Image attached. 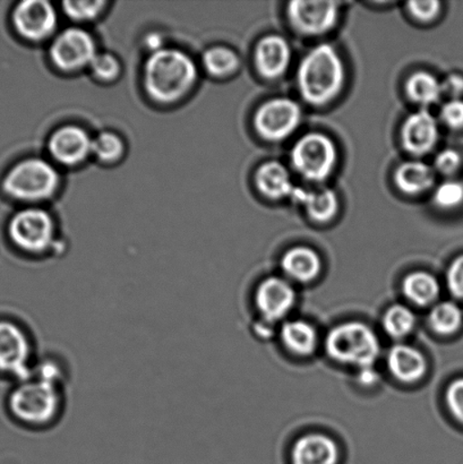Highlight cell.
<instances>
[{
	"label": "cell",
	"mask_w": 463,
	"mask_h": 464,
	"mask_svg": "<svg viewBox=\"0 0 463 464\" xmlns=\"http://www.w3.org/2000/svg\"><path fill=\"white\" fill-rule=\"evenodd\" d=\"M449 291L458 299H463V255L450 264L447 272Z\"/></svg>",
	"instance_id": "obj_35"
},
{
	"label": "cell",
	"mask_w": 463,
	"mask_h": 464,
	"mask_svg": "<svg viewBox=\"0 0 463 464\" xmlns=\"http://www.w3.org/2000/svg\"><path fill=\"white\" fill-rule=\"evenodd\" d=\"M402 291L406 298L416 306L426 307L437 302L439 285L437 277L428 272H412L402 282Z\"/></svg>",
	"instance_id": "obj_24"
},
{
	"label": "cell",
	"mask_w": 463,
	"mask_h": 464,
	"mask_svg": "<svg viewBox=\"0 0 463 464\" xmlns=\"http://www.w3.org/2000/svg\"><path fill=\"white\" fill-rule=\"evenodd\" d=\"M461 162V156L455 150H444L435 159V169L442 175L451 176L460 169Z\"/></svg>",
	"instance_id": "obj_37"
},
{
	"label": "cell",
	"mask_w": 463,
	"mask_h": 464,
	"mask_svg": "<svg viewBox=\"0 0 463 464\" xmlns=\"http://www.w3.org/2000/svg\"><path fill=\"white\" fill-rule=\"evenodd\" d=\"M49 150L54 160L63 165H77L92 153V140L80 127L66 126L54 131L49 140Z\"/></svg>",
	"instance_id": "obj_15"
},
{
	"label": "cell",
	"mask_w": 463,
	"mask_h": 464,
	"mask_svg": "<svg viewBox=\"0 0 463 464\" xmlns=\"http://www.w3.org/2000/svg\"><path fill=\"white\" fill-rule=\"evenodd\" d=\"M430 329L439 335H452L461 329L463 322L462 309L452 302H443L429 312Z\"/></svg>",
	"instance_id": "obj_27"
},
{
	"label": "cell",
	"mask_w": 463,
	"mask_h": 464,
	"mask_svg": "<svg viewBox=\"0 0 463 464\" xmlns=\"http://www.w3.org/2000/svg\"><path fill=\"white\" fill-rule=\"evenodd\" d=\"M281 340L290 353L306 357L315 352L319 336L310 323L289 321L285 322L281 329Z\"/></svg>",
	"instance_id": "obj_23"
},
{
	"label": "cell",
	"mask_w": 463,
	"mask_h": 464,
	"mask_svg": "<svg viewBox=\"0 0 463 464\" xmlns=\"http://www.w3.org/2000/svg\"><path fill=\"white\" fill-rule=\"evenodd\" d=\"M408 97L420 106H432L441 100L442 83L428 72H415L406 83Z\"/></svg>",
	"instance_id": "obj_25"
},
{
	"label": "cell",
	"mask_w": 463,
	"mask_h": 464,
	"mask_svg": "<svg viewBox=\"0 0 463 464\" xmlns=\"http://www.w3.org/2000/svg\"><path fill=\"white\" fill-rule=\"evenodd\" d=\"M443 94L450 97L451 100L461 99L463 95V76L452 74L442 82Z\"/></svg>",
	"instance_id": "obj_39"
},
{
	"label": "cell",
	"mask_w": 463,
	"mask_h": 464,
	"mask_svg": "<svg viewBox=\"0 0 463 464\" xmlns=\"http://www.w3.org/2000/svg\"><path fill=\"white\" fill-rule=\"evenodd\" d=\"M383 329L389 336L396 340L405 338L415 329L416 316L414 312L403 304H397L389 307L383 316Z\"/></svg>",
	"instance_id": "obj_28"
},
{
	"label": "cell",
	"mask_w": 463,
	"mask_h": 464,
	"mask_svg": "<svg viewBox=\"0 0 463 464\" xmlns=\"http://www.w3.org/2000/svg\"><path fill=\"white\" fill-rule=\"evenodd\" d=\"M40 353L29 327L12 318H0V372L15 382L29 379Z\"/></svg>",
	"instance_id": "obj_5"
},
{
	"label": "cell",
	"mask_w": 463,
	"mask_h": 464,
	"mask_svg": "<svg viewBox=\"0 0 463 464\" xmlns=\"http://www.w3.org/2000/svg\"><path fill=\"white\" fill-rule=\"evenodd\" d=\"M462 312H463V309H462Z\"/></svg>",
	"instance_id": "obj_41"
},
{
	"label": "cell",
	"mask_w": 463,
	"mask_h": 464,
	"mask_svg": "<svg viewBox=\"0 0 463 464\" xmlns=\"http://www.w3.org/2000/svg\"><path fill=\"white\" fill-rule=\"evenodd\" d=\"M446 402L451 415L463 425V379L453 381L448 386Z\"/></svg>",
	"instance_id": "obj_34"
},
{
	"label": "cell",
	"mask_w": 463,
	"mask_h": 464,
	"mask_svg": "<svg viewBox=\"0 0 463 464\" xmlns=\"http://www.w3.org/2000/svg\"><path fill=\"white\" fill-rule=\"evenodd\" d=\"M394 181L401 192L419 195L428 192L435 183V171L432 167L420 161L402 163L394 174Z\"/></svg>",
	"instance_id": "obj_22"
},
{
	"label": "cell",
	"mask_w": 463,
	"mask_h": 464,
	"mask_svg": "<svg viewBox=\"0 0 463 464\" xmlns=\"http://www.w3.org/2000/svg\"><path fill=\"white\" fill-rule=\"evenodd\" d=\"M441 120L453 130L463 129V100H450L442 107Z\"/></svg>",
	"instance_id": "obj_36"
},
{
	"label": "cell",
	"mask_w": 463,
	"mask_h": 464,
	"mask_svg": "<svg viewBox=\"0 0 463 464\" xmlns=\"http://www.w3.org/2000/svg\"><path fill=\"white\" fill-rule=\"evenodd\" d=\"M438 140V121L429 111L414 112L403 122L401 142L407 152L424 156L432 151Z\"/></svg>",
	"instance_id": "obj_14"
},
{
	"label": "cell",
	"mask_w": 463,
	"mask_h": 464,
	"mask_svg": "<svg viewBox=\"0 0 463 464\" xmlns=\"http://www.w3.org/2000/svg\"><path fill=\"white\" fill-rule=\"evenodd\" d=\"M254 300L263 320L274 323L283 320L292 311L296 302V291L287 280L267 277L258 285Z\"/></svg>",
	"instance_id": "obj_13"
},
{
	"label": "cell",
	"mask_w": 463,
	"mask_h": 464,
	"mask_svg": "<svg viewBox=\"0 0 463 464\" xmlns=\"http://www.w3.org/2000/svg\"><path fill=\"white\" fill-rule=\"evenodd\" d=\"M292 50L283 36L267 35L257 44L256 63L263 77L275 80L288 70Z\"/></svg>",
	"instance_id": "obj_16"
},
{
	"label": "cell",
	"mask_w": 463,
	"mask_h": 464,
	"mask_svg": "<svg viewBox=\"0 0 463 464\" xmlns=\"http://www.w3.org/2000/svg\"><path fill=\"white\" fill-rule=\"evenodd\" d=\"M9 237L18 249L30 256L57 254L56 230L52 217L43 210L17 213L9 224Z\"/></svg>",
	"instance_id": "obj_6"
},
{
	"label": "cell",
	"mask_w": 463,
	"mask_h": 464,
	"mask_svg": "<svg viewBox=\"0 0 463 464\" xmlns=\"http://www.w3.org/2000/svg\"><path fill=\"white\" fill-rule=\"evenodd\" d=\"M124 152V143L120 136L113 133H101L92 140V153L103 162L118 160Z\"/></svg>",
	"instance_id": "obj_30"
},
{
	"label": "cell",
	"mask_w": 463,
	"mask_h": 464,
	"mask_svg": "<svg viewBox=\"0 0 463 464\" xmlns=\"http://www.w3.org/2000/svg\"><path fill=\"white\" fill-rule=\"evenodd\" d=\"M292 162L304 179L322 183L329 179L337 166V148L328 136L306 134L294 145Z\"/></svg>",
	"instance_id": "obj_8"
},
{
	"label": "cell",
	"mask_w": 463,
	"mask_h": 464,
	"mask_svg": "<svg viewBox=\"0 0 463 464\" xmlns=\"http://www.w3.org/2000/svg\"><path fill=\"white\" fill-rule=\"evenodd\" d=\"M302 120L301 107L290 99H274L262 104L254 124L257 133L269 140L287 139L297 130Z\"/></svg>",
	"instance_id": "obj_9"
},
{
	"label": "cell",
	"mask_w": 463,
	"mask_h": 464,
	"mask_svg": "<svg viewBox=\"0 0 463 464\" xmlns=\"http://www.w3.org/2000/svg\"><path fill=\"white\" fill-rule=\"evenodd\" d=\"M281 267L290 279L308 284L319 276L322 267L319 254L305 246L289 249L284 255Z\"/></svg>",
	"instance_id": "obj_19"
},
{
	"label": "cell",
	"mask_w": 463,
	"mask_h": 464,
	"mask_svg": "<svg viewBox=\"0 0 463 464\" xmlns=\"http://www.w3.org/2000/svg\"><path fill=\"white\" fill-rule=\"evenodd\" d=\"M411 15L420 21H432L441 11V3L437 2H411L408 4Z\"/></svg>",
	"instance_id": "obj_38"
},
{
	"label": "cell",
	"mask_w": 463,
	"mask_h": 464,
	"mask_svg": "<svg viewBox=\"0 0 463 464\" xmlns=\"http://www.w3.org/2000/svg\"><path fill=\"white\" fill-rule=\"evenodd\" d=\"M59 175L49 162L27 159L8 172L4 188L11 197L21 201H41L57 189Z\"/></svg>",
	"instance_id": "obj_7"
},
{
	"label": "cell",
	"mask_w": 463,
	"mask_h": 464,
	"mask_svg": "<svg viewBox=\"0 0 463 464\" xmlns=\"http://www.w3.org/2000/svg\"><path fill=\"white\" fill-rule=\"evenodd\" d=\"M90 66L93 75L101 81L115 80L121 71L120 62L111 53H98Z\"/></svg>",
	"instance_id": "obj_32"
},
{
	"label": "cell",
	"mask_w": 463,
	"mask_h": 464,
	"mask_svg": "<svg viewBox=\"0 0 463 464\" xmlns=\"http://www.w3.org/2000/svg\"><path fill=\"white\" fill-rule=\"evenodd\" d=\"M104 5V2H65L63 9L72 20L89 21L99 15Z\"/></svg>",
	"instance_id": "obj_33"
},
{
	"label": "cell",
	"mask_w": 463,
	"mask_h": 464,
	"mask_svg": "<svg viewBox=\"0 0 463 464\" xmlns=\"http://www.w3.org/2000/svg\"><path fill=\"white\" fill-rule=\"evenodd\" d=\"M18 34L24 38L40 41L56 29L57 14L52 4L44 0H26L18 4L13 15Z\"/></svg>",
	"instance_id": "obj_12"
},
{
	"label": "cell",
	"mask_w": 463,
	"mask_h": 464,
	"mask_svg": "<svg viewBox=\"0 0 463 464\" xmlns=\"http://www.w3.org/2000/svg\"><path fill=\"white\" fill-rule=\"evenodd\" d=\"M290 198L302 204L307 215L314 221L328 222L337 215L338 198L333 190L329 188L308 192L306 189L296 188Z\"/></svg>",
	"instance_id": "obj_21"
},
{
	"label": "cell",
	"mask_w": 463,
	"mask_h": 464,
	"mask_svg": "<svg viewBox=\"0 0 463 464\" xmlns=\"http://www.w3.org/2000/svg\"><path fill=\"white\" fill-rule=\"evenodd\" d=\"M339 5L333 2H292L288 17L294 30L308 36L322 35L337 24Z\"/></svg>",
	"instance_id": "obj_11"
},
{
	"label": "cell",
	"mask_w": 463,
	"mask_h": 464,
	"mask_svg": "<svg viewBox=\"0 0 463 464\" xmlns=\"http://www.w3.org/2000/svg\"><path fill=\"white\" fill-rule=\"evenodd\" d=\"M97 54L92 36L81 29L62 32L52 47L53 61L63 71H77L90 66Z\"/></svg>",
	"instance_id": "obj_10"
},
{
	"label": "cell",
	"mask_w": 463,
	"mask_h": 464,
	"mask_svg": "<svg viewBox=\"0 0 463 464\" xmlns=\"http://www.w3.org/2000/svg\"><path fill=\"white\" fill-rule=\"evenodd\" d=\"M197 77L193 59L180 50H158L145 63V88L157 102L168 103L183 98L193 88Z\"/></svg>",
	"instance_id": "obj_2"
},
{
	"label": "cell",
	"mask_w": 463,
	"mask_h": 464,
	"mask_svg": "<svg viewBox=\"0 0 463 464\" xmlns=\"http://www.w3.org/2000/svg\"><path fill=\"white\" fill-rule=\"evenodd\" d=\"M256 184L258 190L271 199L292 198L296 188L290 179L287 168L275 161L266 162L258 168Z\"/></svg>",
	"instance_id": "obj_20"
},
{
	"label": "cell",
	"mask_w": 463,
	"mask_h": 464,
	"mask_svg": "<svg viewBox=\"0 0 463 464\" xmlns=\"http://www.w3.org/2000/svg\"><path fill=\"white\" fill-rule=\"evenodd\" d=\"M358 381L362 385L373 386L378 383L379 375L373 366L361 368L360 372H358Z\"/></svg>",
	"instance_id": "obj_40"
},
{
	"label": "cell",
	"mask_w": 463,
	"mask_h": 464,
	"mask_svg": "<svg viewBox=\"0 0 463 464\" xmlns=\"http://www.w3.org/2000/svg\"><path fill=\"white\" fill-rule=\"evenodd\" d=\"M387 365L394 379L407 384L420 381L428 372L424 354L408 344L394 345L388 353Z\"/></svg>",
	"instance_id": "obj_17"
},
{
	"label": "cell",
	"mask_w": 463,
	"mask_h": 464,
	"mask_svg": "<svg viewBox=\"0 0 463 464\" xmlns=\"http://www.w3.org/2000/svg\"><path fill=\"white\" fill-rule=\"evenodd\" d=\"M297 80L305 102L323 106L337 98L343 89L346 71L342 59L330 44H321L303 58Z\"/></svg>",
	"instance_id": "obj_3"
},
{
	"label": "cell",
	"mask_w": 463,
	"mask_h": 464,
	"mask_svg": "<svg viewBox=\"0 0 463 464\" xmlns=\"http://www.w3.org/2000/svg\"><path fill=\"white\" fill-rule=\"evenodd\" d=\"M337 443L323 434H308L296 440L292 450L293 464H337Z\"/></svg>",
	"instance_id": "obj_18"
},
{
	"label": "cell",
	"mask_w": 463,
	"mask_h": 464,
	"mask_svg": "<svg viewBox=\"0 0 463 464\" xmlns=\"http://www.w3.org/2000/svg\"><path fill=\"white\" fill-rule=\"evenodd\" d=\"M68 407V388L31 375L16 382L7 397V411L18 425L48 433L62 424Z\"/></svg>",
	"instance_id": "obj_1"
},
{
	"label": "cell",
	"mask_w": 463,
	"mask_h": 464,
	"mask_svg": "<svg viewBox=\"0 0 463 464\" xmlns=\"http://www.w3.org/2000/svg\"><path fill=\"white\" fill-rule=\"evenodd\" d=\"M434 203L444 210H452L463 203V183L459 180L444 181L434 192Z\"/></svg>",
	"instance_id": "obj_31"
},
{
	"label": "cell",
	"mask_w": 463,
	"mask_h": 464,
	"mask_svg": "<svg viewBox=\"0 0 463 464\" xmlns=\"http://www.w3.org/2000/svg\"><path fill=\"white\" fill-rule=\"evenodd\" d=\"M325 349L334 362L360 370L373 366L381 353L378 336L361 322H347L333 327L326 336Z\"/></svg>",
	"instance_id": "obj_4"
},
{
	"label": "cell",
	"mask_w": 463,
	"mask_h": 464,
	"mask_svg": "<svg viewBox=\"0 0 463 464\" xmlns=\"http://www.w3.org/2000/svg\"><path fill=\"white\" fill-rule=\"evenodd\" d=\"M32 375L53 382V383L66 386V388H68L72 380L70 363L62 354L56 353L40 354Z\"/></svg>",
	"instance_id": "obj_26"
},
{
	"label": "cell",
	"mask_w": 463,
	"mask_h": 464,
	"mask_svg": "<svg viewBox=\"0 0 463 464\" xmlns=\"http://www.w3.org/2000/svg\"><path fill=\"white\" fill-rule=\"evenodd\" d=\"M203 65L210 74L226 76L231 74L239 66V59L233 50L225 47L208 49L203 56Z\"/></svg>",
	"instance_id": "obj_29"
}]
</instances>
